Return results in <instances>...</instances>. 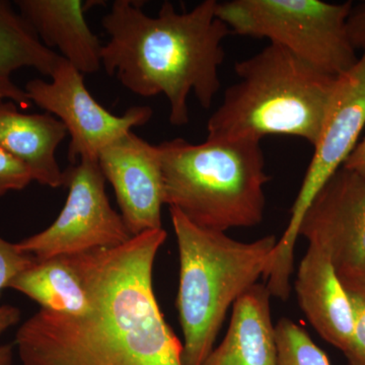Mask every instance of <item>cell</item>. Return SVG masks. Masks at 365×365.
<instances>
[{
  "label": "cell",
  "instance_id": "cell-13",
  "mask_svg": "<svg viewBox=\"0 0 365 365\" xmlns=\"http://www.w3.org/2000/svg\"><path fill=\"white\" fill-rule=\"evenodd\" d=\"M14 4L46 47H56L81 73L98 71L104 45L86 24L81 0H16Z\"/></svg>",
  "mask_w": 365,
  "mask_h": 365
},
{
  "label": "cell",
  "instance_id": "cell-8",
  "mask_svg": "<svg viewBox=\"0 0 365 365\" xmlns=\"http://www.w3.org/2000/svg\"><path fill=\"white\" fill-rule=\"evenodd\" d=\"M68 188L58 217L43 232L16 242L37 261L121 246L132 235L121 215L112 208L98 160H81L63 172Z\"/></svg>",
  "mask_w": 365,
  "mask_h": 365
},
{
  "label": "cell",
  "instance_id": "cell-10",
  "mask_svg": "<svg viewBox=\"0 0 365 365\" xmlns=\"http://www.w3.org/2000/svg\"><path fill=\"white\" fill-rule=\"evenodd\" d=\"M299 237L325 249L338 275L359 269L365 261V174L338 170L307 208Z\"/></svg>",
  "mask_w": 365,
  "mask_h": 365
},
{
  "label": "cell",
  "instance_id": "cell-14",
  "mask_svg": "<svg viewBox=\"0 0 365 365\" xmlns=\"http://www.w3.org/2000/svg\"><path fill=\"white\" fill-rule=\"evenodd\" d=\"M67 134L49 113L24 114L11 101L0 98V148L26 165L34 181L50 188L63 186L56 150Z\"/></svg>",
  "mask_w": 365,
  "mask_h": 365
},
{
  "label": "cell",
  "instance_id": "cell-2",
  "mask_svg": "<svg viewBox=\"0 0 365 365\" xmlns=\"http://www.w3.org/2000/svg\"><path fill=\"white\" fill-rule=\"evenodd\" d=\"M216 4L205 0L178 13L165 1L151 18L141 4L116 0L102 20L110 36L102 49L106 72L140 97L165 95L170 124H188L190 93L207 110L222 86L218 71L225 56L223 41L232 32L216 16Z\"/></svg>",
  "mask_w": 365,
  "mask_h": 365
},
{
  "label": "cell",
  "instance_id": "cell-25",
  "mask_svg": "<svg viewBox=\"0 0 365 365\" xmlns=\"http://www.w3.org/2000/svg\"><path fill=\"white\" fill-rule=\"evenodd\" d=\"M14 347L9 344L0 345V365H13Z\"/></svg>",
  "mask_w": 365,
  "mask_h": 365
},
{
  "label": "cell",
  "instance_id": "cell-24",
  "mask_svg": "<svg viewBox=\"0 0 365 365\" xmlns=\"http://www.w3.org/2000/svg\"><path fill=\"white\" fill-rule=\"evenodd\" d=\"M338 276L343 285H349V287H359L365 290V261L356 271Z\"/></svg>",
  "mask_w": 365,
  "mask_h": 365
},
{
  "label": "cell",
  "instance_id": "cell-7",
  "mask_svg": "<svg viewBox=\"0 0 365 365\" xmlns=\"http://www.w3.org/2000/svg\"><path fill=\"white\" fill-rule=\"evenodd\" d=\"M365 126V51L352 68L338 76L314 155L292 205L289 222L271 255L264 280L275 294L292 289L294 249L300 223L314 197L340 170L359 144Z\"/></svg>",
  "mask_w": 365,
  "mask_h": 365
},
{
  "label": "cell",
  "instance_id": "cell-4",
  "mask_svg": "<svg viewBox=\"0 0 365 365\" xmlns=\"http://www.w3.org/2000/svg\"><path fill=\"white\" fill-rule=\"evenodd\" d=\"M158 148L170 208L215 232L260 225L270 181L260 140L207 137L194 144L175 138Z\"/></svg>",
  "mask_w": 365,
  "mask_h": 365
},
{
  "label": "cell",
  "instance_id": "cell-18",
  "mask_svg": "<svg viewBox=\"0 0 365 365\" xmlns=\"http://www.w3.org/2000/svg\"><path fill=\"white\" fill-rule=\"evenodd\" d=\"M275 330L278 365H331L326 353L292 319H281Z\"/></svg>",
  "mask_w": 365,
  "mask_h": 365
},
{
  "label": "cell",
  "instance_id": "cell-6",
  "mask_svg": "<svg viewBox=\"0 0 365 365\" xmlns=\"http://www.w3.org/2000/svg\"><path fill=\"white\" fill-rule=\"evenodd\" d=\"M352 1L230 0L216 4V16L230 32L267 39L317 71L338 78L359 61L347 21Z\"/></svg>",
  "mask_w": 365,
  "mask_h": 365
},
{
  "label": "cell",
  "instance_id": "cell-9",
  "mask_svg": "<svg viewBox=\"0 0 365 365\" xmlns=\"http://www.w3.org/2000/svg\"><path fill=\"white\" fill-rule=\"evenodd\" d=\"M51 81L36 78L25 91L31 102L55 115L71 135L68 160H98L101 150L133 127L143 126L153 117L148 106H136L116 116L102 107L86 90L83 74L62 57Z\"/></svg>",
  "mask_w": 365,
  "mask_h": 365
},
{
  "label": "cell",
  "instance_id": "cell-22",
  "mask_svg": "<svg viewBox=\"0 0 365 365\" xmlns=\"http://www.w3.org/2000/svg\"><path fill=\"white\" fill-rule=\"evenodd\" d=\"M350 42L355 50L365 51V1L353 6L347 21Z\"/></svg>",
  "mask_w": 365,
  "mask_h": 365
},
{
  "label": "cell",
  "instance_id": "cell-15",
  "mask_svg": "<svg viewBox=\"0 0 365 365\" xmlns=\"http://www.w3.org/2000/svg\"><path fill=\"white\" fill-rule=\"evenodd\" d=\"M271 297L265 284L257 283L239 297L222 342L202 365H278Z\"/></svg>",
  "mask_w": 365,
  "mask_h": 365
},
{
  "label": "cell",
  "instance_id": "cell-3",
  "mask_svg": "<svg viewBox=\"0 0 365 365\" xmlns=\"http://www.w3.org/2000/svg\"><path fill=\"white\" fill-rule=\"evenodd\" d=\"M235 72L239 81L209 118V138L292 136L314 146L338 78L275 44L237 62Z\"/></svg>",
  "mask_w": 365,
  "mask_h": 365
},
{
  "label": "cell",
  "instance_id": "cell-19",
  "mask_svg": "<svg viewBox=\"0 0 365 365\" xmlns=\"http://www.w3.org/2000/svg\"><path fill=\"white\" fill-rule=\"evenodd\" d=\"M31 255L23 253L16 244L9 242L0 237V294L9 287V283L19 274L36 263ZM21 319V312L13 306L0 307V335L16 325Z\"/></svg>",
  "mask_w": 365,
  "mask_h": 365
},
{
  "label": "cell",
  "instance_id": "cell-1",
  "mask_svg": "<svg viewBox=\"0 0 365 365\" xmlns=\"http://www.w3.org/2000/svg\"><path fill=\"white\" fill-rule=\"evenodd\" d=\"M167 232L148 230L119 247L71 259L90 307L78 316L41 309L16 335L23 365H184L153 285Z\"/></svg>",
  "mask_w": 365,
  "mask_h": 365
},
{
  "label": "cell",
  "instance_id": "cell-11",
  "mask_svg": "<svg viewBox=\"0 0 365 365\" xmlns=\"http://www.w3.org/2000/svg\"><path fill=\"white\" fill-rule=\"evenodd\" d=\"M98 163L132 237L163 228L165 191L158 145L131 130L103 148Z\"/></svg>",
  "mask_w": 365,
  "mask_h": 365
},
{
  "label": "cell",
  "instance_id": "cell-5",
  "mask_svg": "<svg viewBox=\"0 0 365 365\" xmlns=\"http://www.w3.org/2000/svg\"><path fill=\"white\" fill-rule=\"evenodd\" d=\"M177 237L180 281L177 309L184 343L182 364L202 365L215 348L228 309L263 277L278 240L232 239L206 230L170 208Z\"/></svg>",
  "mask_w": 365,
  "mask_h": 365
},
{
  "label": "cell",
  "instance_id": "cell-23",
  "mask_svg": "<svg viewBox=\"0 0 365 365\" xmlns=\"http://www.w3.org/2000/svg\"><path fill=\"white\" fill-rule=\"evenodd\" d=\"M343 167L365 174V137L357 144L351 155L346 160Z\"/></svg>",
  "mask_w": 365,
  "mask_h": 365
},
{
  "label": "cell",
  "instance_id": "cell-17",
  "mask_svg": "<svg viewBox=\"0 0 365 365\" xmlns=\"http://www.w3.org/2000/svg\"><path fill=\"white\" fill-rule=\"evenodd\" d=\"M9 289L25 294L53 313L78 316L90 307L88 292L71 256L37 261L14 277Z\"/></svg>",
  "mask_w": 365,
  "mask_h": 365
},
{
  "label": "cell",
  "instance_id": "cell-12",
  "mask_svg": "<svg viewBox=\"0 0 365 365\" xmlns=\"http://www.w3.org/2000/svg\"><path fill=\"white\" fill-rule=\"evenodd\" d=\"M295 292L300 309L314 330L344 353L354 326L351 299L325 249L309 244L300 262Z\"/></svg>",
  "mask_w": 365,
  "mask_h": 365
},
{
  "label": "cell",
  "instance_id": "cell-20",
  "mask_svg": "<svg viewBox=\"0 0 365 365\" xmlns=\"http://www.w3.org/2000/svg\"><path fill=\"white\" fill-rule=\"evenodd\" d=\"M351 299L354 326L344 355L347 365H365V290L343 285Z\"/></svg>",
  "mask_w": 365,
  "mask_h": 365
},
{
  "label": "cell",
  "instance_id": "cell-16",
  "mask_svg": "<svg viewBox=\"0 0 365 365\" xmlns=\"http://www.w3.org/2000/svg\"><path fill=\"white\" fill-rule=\"evenodd\" d=\"M61 58V55L41 42L32 26L14 11L11 2L0 0V98L28 109L33 103L26 91L14 83V72L32 67L43 76H51Z\"/></svg>",
  "mask_w": 365,
  "mask_h": 365
},
{
  "label": "cell",
  "instance_id": "cell-21",
  "mask_svg": "<svg viewBox=\"0 0 365 365\" xmlns=\"http://www.w3.org/2000/svg\"><path fill=\"white\" fill-rule=\"evenodd\" d=\"M33 181L28 167L0 148V197L9 192L21 191Z\"/></svg>",
  "mask_w": 365,
  "mask_h": 365
}]
</instances>
